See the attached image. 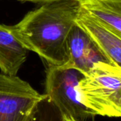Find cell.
<instances>
[{
  "label": "cell",
  "mask_w": 121,
  "mask_h": 121,
  "mask_svg": "<svg viewBox=\"0 0 121 121\" xmlns=\"http://www.w3.org/2000/svg\"><path fill=\"white\" fill-rule=\"evenodd\" d=\"M78 2L60 1L44 3L27 13L12 26L17 39L37 53L48 66H64L69 60L66 41L76 24Z\"/></svg>",
  "instance_id": "1"
},
{
  "label": "cell",
  "mask_w": 121,
  "mask_h": 121,
  "mask_svg": "<svg viewBox=\"0 0 121 121\" xmlns=\"http://www.w3.org/2000/svg\"><path fill=\"white\" fill-rule=\"evenodd\" d=\"M77 91L80 101L95 115L121 117V68L99 61L83 75Z\"/></svg>",
  "instance_id": "2"
},
{
  "label": "cell",
  "mask_w": 121,
  "mask_h": 121,
  "mask_svg": "<svg viewBox=\"0 0 121 121\" xmlns=\"http://www.w3.org/2000/svg\"><path fill=\"white\" fill-rule=\"evenodd\" d=\"M83 74L67 66H48L46 73L45 95L62 117L86 121L95 117L80 101L77 86Z\"/></svg>",
  "instance_id": "3"
},
{
  "label": "cell",
  "mask_w": 121,
  "mask_h": 121,
  "mask_svg": "<svg viewBox=\"0 0 121 121\" xmlns=\"http://www.w3.org/2000/svg\"><path fill=\"white\" fill-rule=\"evenodd\" d=\"M46 98L17 76L0 73V121H34Z\"/></svg>",
  "instance_id": "4"
},
{
  "label": "cell",
  "mask_w": 121,
  "mask_h": 121,
  "mask_svg": "<svg viewBox=\"0 0 121 121\" xmlns=\"http://www.w3.org/2000/svg\"><path fill=\"white\" fill-rule=\"evenodd\" d=\"M76 24L83 29L112 64L121 68V34L79 7Z\"/></svg>",
  "instance_id": "5"
},
{
  "label": "cell",
  "mask_w": 121,
  "mask_h": 121,
  "mask_svg": "<svg viewBox=\"0 0 121 121\" xmlns=\"http://www.w3.org/2000/svg\"><path fill=\"white\" fill-rule=\"evenodd\" d=\"M66 46L69 60L65 66L74 68L83 75L95 63L108 62L88 34L76 24L69 34Z\"/></svg>",
  "instance_id": "6"
},
{
  "label": "cell",
  "mask_w": 121,
  "mask_h": 121,
  "mask_svg": "<svg viewBox=\"0 0 121 121\" xmlns=\"http://www.w3.org/2000/svg\"><path fill=\"white\" fill-rule=\"evenodd\" d=\"M28 51L13 34L12 26L0 24V69L3 73L17 76Z\"/></svg>",
  "instance_id": "7"
},
{
  "label": "cell",
  "mask_w": 121,
  "mask_h": 121,
  "mask_svg": "<svg viewBox=\"0 0 121 121\" xmlns=\"http://www.w3.org/2000/svg\"><path fill=\"white\" fill-rule=\"evenodd\" d=\"M79 5L98 21L121 34V0H82Z\"/></svg>",
  "instance_id": "8"
},
{
  "label": "cell",
  "mask_w": 121,
  "mask_h": 121,
  "mask_svg": "<svg viewBox=\"0 0 121 121\" xmlns=\"http://www.w3.org/2000/svg\"><path fill=\"white\" fill-rule=\"evenodd\" d=\"M34 121H64L58 109L46 98L39 105Z\"/></svg>",
  "instance_id": "9"
},
{
  "label": "cell",
  "mask_w": 121,
  "mask_h": 121,
  "mask_svg": "<svg viewBox=\"0 0 121 121\" xmlns=\"http://www.w3.org/2000/svg\"><path fill=\"white\" fill-rule=\"evenodd\" d=\"M19 1H24V2H31L35 3H48V2H60V1H76L81 2L82 0H19Z\"/></svg>",
  "instance_id": "10"
},
{
  "label": "cell",
  "mask_w": 121,
  "mask_h": 121,
  "mask_svg": "<svg viewBox=\"0 0 121 121\" xmlns=\"http://www.w3.org/2000/svg\"><path fill=\"white\" fill-rule=\"evenodd\" d=\"M63 119H64V121H76L73 119H71L70 117H63Z\"/></svg>",
  "instance_id": "11"
}]
</instances>
